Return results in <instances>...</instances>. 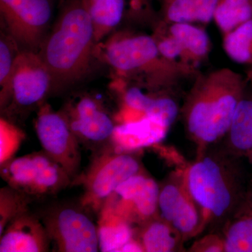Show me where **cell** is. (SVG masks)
Returning <instances> with one entry per match:
<instances>
[{
  "mask_svg": "<svg viewBox=\"0 0 252 252\" xmlns=\"http://www.w3.org/2000/svg\"><path fill=\"white\" fill-rule=\"evenodd\" d=\"M51 240L42 220L28 211L6 225L0 235L1 252H44Z\"/></svg>",
  "mask_w": 252,
  "mask_h": 252,
  "instance_id": "14",
  "label": "cell"
},
{
  "mask_svg": "<svg viewBox=\"0 0 252 252\" xmlns=\"http://www.w3.org/2000/svg\"><path fill=\"white\" fill-rule=\"evenodd\" d=\"M225 252H252V187L246 200L222 230Z\"/></svg>",
  "mask_w": 252,
  "mask_h": 252,
  "instance_id": "17",
  "label": "cell"
},
{
  "mask_svg": "<svg viewBox=\"0 0 252 252\" xmlns=\"http://www.w3.org/2000/svg\"><path fill=\"white\" fill-rule=\"evenodd\" d=\"M246 158L219 142L198 152L195 160L182 170L186 187L201 210L209 232L221 234L246 200L252 187Z\"/></svg>",
  "mask_w": 252,
  "mask_h": 252,
  "instance_id": "1",
  "label": "cell"
},
{
  "mask_svg": "<svg viewBox=\"0 0 252 252\" xmlns=\"http://www.w3.org/2000/svg\"><path fill=\"white\" fill-rule=\"evenodd\" d=\"M134 1H135L136 3L138 2V1H140L141 0H133Z\"/></svg>",
  "mask_w": 252,
  "mask_h": 252,
  "instance_id": "32",
  "label": "cell"
},
{
  "mask_svg": "<svg viewBox=\"0 0 252 252\" xmlns=\"http://www.w3.org/2000/svg\"><path fill=\"white\" fill-rule=\"evenodd\" d=\"M160 187L158 217L185 240L205 231L203 213L186 187L182 171L172 173Z\"/></svg>",
  "mask_w": 252,
  "mask_h": 252,
  "instance_id": "11",
  "label": "cell"
},
{
  "mask_svg": "<svg viewBox=\"0 0 252 252\" xmlns=\"http://www.w3.org/2000/svg\"><path fill=\"white\" fill-rule=\"evenodd\" d=\"M1 176L8 186L32 199L54 195L73 182L64 168L43 151L1 164Z\"/></svg>",
  "mask_w": 252,
  "mask_h": 252,
  "instance_id": "5",
  "label": "cell"
},
{
  "mask_svg": "<svg viewBox=\"0 0 252 252\" xmlns=\"http://www.w3.org/2000/svg\"><path fill=\"white\" fill-rule=\"evenodd\" d=\"M35 129L43 152L62 166L74 182L81 166L80 142L67 117L63 113L55 112L49 104H43L38 112Z\"/></svg>",
  "mask_w": 252,
  "mask_h": 252,
  "instance_id": "8",
  "label": "cell"
},
{
  "mask_svg": "<svg viewBox=\"0 0 252 252\" xmlns=\"http://www.w3.org/2000/svg\"><path fill=\"white\" fill-rule=\"evenodd\" d=\"M160 185L144 172L119 186L103 207L117 214L131 225H143L158 216ZM102 207V208H103Z\"/></svg>",
  "mask_w": 252,
  "mask_h": 252,
  "instance_id": "10",
  "label": "cell"
},
{
  "mask_svg": "<svg viewBox=\"0 0 252 252\" xmlns=\"http://www.w3.org/2000/svg\"><path fill=\"white\" fill-rule=\"evenodd\" d=\"M0 137V162L1 165L13 158L14 154L24 138V135L16 126L1 119Z\"/></svg>",
  "mask_w": 252,
  "mask_h": 252,
  "instance_id": "27",
  "label": "cell"
},
{
  "mask_svg": "<svg viewBox=\"0 0 252 252\" xmlns=\"http://www.w3.org/2000/svg\"><path fill=\"white\" fill-rule=\"evenodd\" d=\"M162 12L170 23H208L220 0H161Z\"/></svg>",
  "mask_w": 252,
  "mask_h": 252,
  "instance_id": "19",
  "label": "cell"
},
{
  "mask_svg": "<svg viewBox=\"0 0 252 252\" xmlns=\"http://www.w3.org/2000/svg\"><path fill=\"white\" fill-rule=\"evenodd\" d=\"M83 210L81 206L61 205L50 209L41 217L58 252L99 251L97 226Z\"/></svg>",
  "mask_w": 252,
  "mask_h": 252,
  "instance_id": "7",
  "label": "cell"
},
{
  "mask_svg": "<svg viewBox=\"0 0 252 252\" xmlns=\"http://www.w3.org/2000/svg\"><path fill=\"white\" fill-rule=\"evenodd\" d=\"M52 0H0V14L6 32L21 50L38 52L50 28Z\"/></svg>",
  "mask_w": 252,
  "mask_h": 252,
  "instance_id": "6",
  "label": "cell"
},
{
  "mask_svg": "<svg viewBox=\"0 0 252 252\" xmlns=\"http://www.w3.org/2000/svg\"><path fill=\"white\" fill-rule=\"evenodd\" d=\"M63 114L80 143L90 147L110 143L117 125L95 99L81 97Z\"/></svg>",
  "mask_w": 252,
  "mask_h": 252,
  "instance_id": "12",
  "label": "cell"
},
{
  "mask_svg": "<svg viewBox=\"0 0 252 252\" xmlns=\"http://www.w3.org/2000/svg\"><path fill=\"white\" fill-rule=\"evenodd\" d=\"M90 15L96 44L122 21L126 0H81Z\"/></svg>",
  "mask_w": 252,
  "mask_h": 252,
  "instance_id": "21",
  "label": "cell"
},
{
  "mask_svg": "<svg viewBox=\"0 0 252 252\" xmlns=\"http://www.w3.org/2000/svg\"><path fill=\"white\" fill-rule=\"evenodd\" d=\"M160 56L169 61H173L180 57L187 58L185 50L175 37L169 34L166 37L158 41Z\"/></svg>",
  "mask_w": 252,
  "mask_h": 252,
  "instance_id": "29",
  "label": "cell"
},
{
  "mask_svg": "<svg viewBox=\"0 0 252 252\" xmlns=\"http://www.w3.org/2000/svg\"><path fill=\"white\" fill-rule=\"evenodd\" d=\"M99 213V251L122 252L124 246L135 238L133 225L104 207Z\"/></svg>",
  "mask_w": 252,
  "mask_h": 252,
  "instance_id": "20",
  "label": "cell"
},
{
  "mask_svg": "<svg viewBox=\"0 0 252 252\" xmlns=\"http://www.w3.org/2000/svg\"><path fill=\"white\" fill-rule=\"evenodd\" d=\"M189 252H223L224 240L223 235L220 233L208 232L202 238L193 243Z\"/></svg>",
  "mask_w": 252,
  "mask_h": 252,
  "instance_id": "28",
  "label": "cell"
},
{
  "mask_svg": "<svg viewBox=\"0 0 252 252\" xmlns=\"http://www.w3.org/2000/svg\"><path fill=\"white\" fill-rule=\"evenodd\" d=\"M92 20L81 0H67L38 51L53 87L77 81L87 70L95 45Z\"/></svg>",
  "mask_w": 252,
  "mask_h": 252,
  "instance_id": "3",
  "label": "cell"
},
{
  "mask_svg": "<svg viewBox=\"0 0 252 252\" xmlns=\"http://www.w3.org/2000/svg\"><path fill=\"white\" fill-rule=\"evenodd\" d=\"M169 33L180 43L187 59L200 61L210 51V38L206 32L191 23H171Z\"/></svg>",
  "mask_w": 252,
  "mask_h": 252,
  "instance_id": "22",
  "label": "cell"
},
{
  "mask_svg": "<svg viewBox=\"0 0 252 252\" xmlns=\"http://www.w3.org/2000/svg\"><path fill=\"white\" fill-rule=\"evenodd\" d=\"M235 155L248 157L252 150V86L249 83L235 109L226 134L220 141Z\"/></svg>",
  "mask_w": 252,
  "mask_h": 252,
  "instance_id": "16",
  "label": "cell"
},
{
  "mask_svg": "<svg viewBox=\"0 0 252 252\" xmlns=\"http://www.w3.org/2000/svg\"><path fill=\"white\" fill-rule=\"evenodd\" d=\"M137 239L146 252L182 251L185 240L170 223L158 216L140 225Z\"/></svg>",
  "mask_w": 252,
  "mask_h": 252,
  "instance_id": "18",
  "label": "cell"
},
{
  "mask_svg": "<svg viewBox=\"0 0 252 252\" xmlns=\"http://www.w3.org/2000/svg\"><path fill=\"white\" fill-rule=\"evenodd\" d=\"M21 49L18 43L7 32H1L0 39V86H1V108L9 97L11 77L15 63Z\"/></svg>",
  "mask_w": 252,
  "mask_h": 252,
  "instance_id": "25",
  "label": "cell"
},
{
  "mask_svg": "<svg viewBox=\"0 0 252 252\" xmlns=\"http://www.w3.org/2000/svg\"><path fill=\"white\" fill-rule=\"evenodd\" d=\"M160 56L157 41L148 35L114 39L107 44L104 52L107 63L123 72L149 67Z\"/></svg>",
  "mask_w": 252,
  "mask_h": 252,
  "instance_id": "13",
  "label": "cell"
},
{
  "mask_svg": "<svg viewBox=\"0 0 252 252\" xmlns=\"http://www.w3.org/2000/svg\"><path fill=\"white\" fill-rule=\"evenodd\" d=\"M247 79H248L249 83H250V84H251V86H252V66L250 67V69H249L248 77H247Z\"/></svg>",
  "mask_w": 252,
  "mask_h": 252,
  "instance_id": "30",
  "label": "cell"
},
{
  "mask_svg": "<svg viewBox=\"0 0 252 252\" xmlns=\"http://www.w3.org/2000/svg\"><path fill=\"white\" fill-rule=\"evenodd\" d=\"M247 159H248L249 164L252 166V150L250 152V153L248 154V157H247Z\"/></svg>",
  "mask_w": 252,
  "mask_h": 252,
  "instance_id": "31",
  "label": "cell"
},
{
  "mask_svg": "<svg viewBox=\"0 0 252 252\" xmlns=\"http://www.w3.org/2000/svg\"><path fill=\"white\" fill-rule=\"evenodd\" d=\"M223 49L238 64L252 66V19L224 34Z\"/></svg>",
  "mask_w": 252,
  "mask_h": 252,
  "instance_id": "23",
  "label": "cell"
},
{
  "mask_svg": "<svg viewBox=\"0 0 252 252\" xmlns=\"http://www.w3.org/2000/svg\"><path fill=\"white\" fill-rule=\"evenodd\" d=\"M52 89L51 73L38 52L21 50L15 63L9 97L1 109L26 112L41 104Z\"/></svg>",
  "mask_w": 252,
  "mask_h": 252,
  "instance_id": "9",
  "label": "cell"
},
{
  "mask_svg": "<svg viewBox=\"0 0 252 252\" xmlns=\"http://www.w3.org/2000/svg\"><path fill=\"white\" fill-rule=\"evenodd\" d=\"M248 85L247 78L229 68L214 71L195 83L181 112L197 153L223 138Z\"/></svg>",
  "mask_w": 252,
  "mask_h": 252,
  "instance_id": "2",
  "label": "cell"
},
{
  "mask_svg": "<svg viewBox=\"0 0 252 252\" xmlns=\"http://www.w3.org/2000/svg\"><path fill=\"white\" fill-rule=\"evenodd\" d=\"M142 172L140 160L132 152H119L111 147L97 156L82 177L74 181L84 186L81 206L100 212L119 186Z\"/></svg>",
  "mask_w": 252,
  "mask_h": 252,
  "instance_id": "4",
  "label": "cell"
},
{
  "mask_svg": "<svg viewBox=\"0 0 252 252\" xmlns=\"http://www.w3.org/2000/svg\"><path fill=\"white\" fill-rule=\"evenodd\" d=\"M169 128L165 124L152 117L122 123L116 126L110 143L119 152H135L160 143L166 137Z\"/></svg>",
  "mask_w": 252,
  "mask_h": 252,
  "instance_id": "15",
  "label": "cell"
},
{
  "mask_svg": "<svg viewBox=\"0 0 252 252\" xmlns=\"http://www.w3.org/2000/svg\"><path fill=\"white\" fill-rule=\"evenodd\" d=\"M252 19V0H220L214 20L223 34Z\"/></svg>",
  "mask_w": 252,
  "mask_h": 252,
  "instance_id": "24",
  "label": "cell"
},
{
  "mask_svg": "<svg viewBox=\"0 0 252 252\" xmlns=\"http://www.w3.org/2000/svg\"><path fill=\"white\" fill-rule=\"evenodd\" d=\"M32 198L7 186L0 190V235L6 225L20 215L29 211Z\"/></svg>",
  "mask_w": 252,
  "mask_h": 252,
  "instance_id": "26",
  "label": "cell"
}]
</instances>
